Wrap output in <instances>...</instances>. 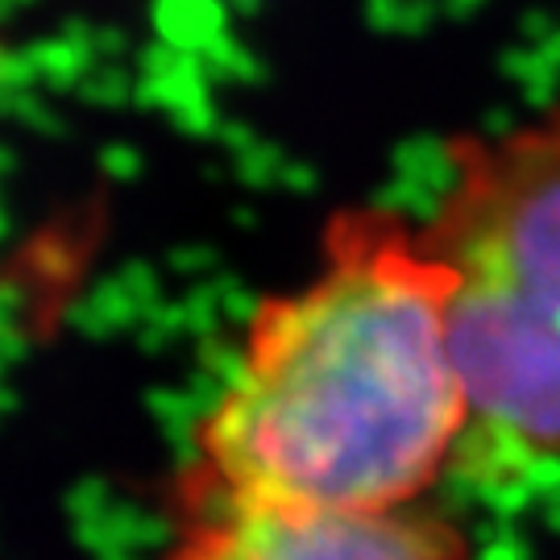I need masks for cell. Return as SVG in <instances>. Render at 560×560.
I'll use <instances>...</instances> for the list:
<instances>
[{"mask_svg": "<svg viewBox=\"0 0 560 560\" xmlns=\"http://www.w3.org/2000/svg\"><path fill=\"white\" fill-rule=\"evenodd\" d=\"M441 162L420 224L469 411L457 474L502 490L560 469V96L444 138Z\"/></svg>", "mask_w": 560, "mask_h": 560, "instance_id": "2", "label": "cell"}, {"mask_svg": "<svg viewBox=\"0 0 560 560\" xmlns=\"http://www.w3.org/2000/svg\"><path fill=\"white\" fill-rule=\"evenodd\" d=\"M453 520L428 506L402 511H291L203 506L183 511L162 560H469Z\"/></svg>", "mask_w": 560, "mask_h": 560, "instance_id": "3", "label": "cell"}, {"mask_svg": "<svg viewBox=\"0 0 560 560\" xmlns=\"http://www.w3.org/2000/svg\"><path fill=\"white\" fill-rule=\"evenodd\" d=\"M465 386L444 270L423 224L358 203L324 221L320 261L249 312L203 407L179 511H402L457 474Z\"/></svg>", "mask_w": 560, "mask_h": 560, "instance_id": "1", "label": "cell"}]
</instances>
